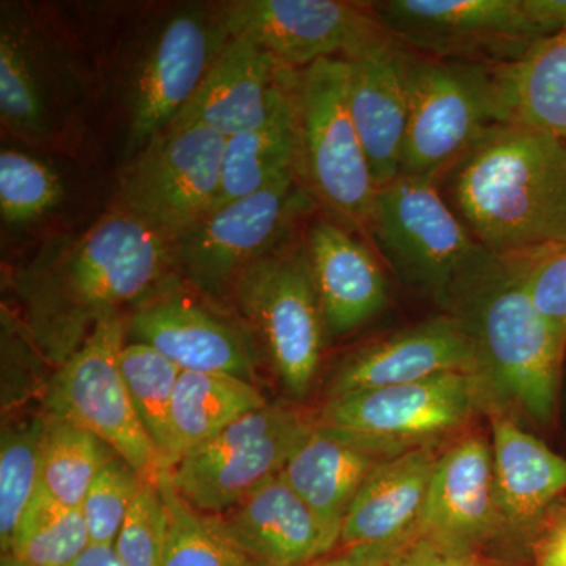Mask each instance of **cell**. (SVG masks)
<instances>
[{
    "instance_id": "11",
    "label": "cell",
    "mask_w": 566,
    "mask_h": 566,
    "mask_svg": "<svg viewBox=\"0 0 566 566\" xmlns=\"http://www.w3.org/2000/svg\"><path fill=\"white\" fill-rule=\"evenodd\" d=\"M485 374H449L411 385L329 398L319 423L390 458L463 427L485 398Z\"/></svg>"
},
{
    "instance_id": "43",
    "label": "cell",
    "mask_w": 566,
    "mask_h": 566,
    "mask_svg": "<svg viewBox=\"0 0 566 566\" xmlns=\"http://www.w3.org/2000/svg\"><path fill=\"white\" fill-rule=\"evenodd\" d=\"M70 566H125L114 545H88Z\"/></svg>"
},
{
    "instance_id": "38",
    "label": "cell",
    "mask_w": 566,
    "mask_h": 566,
    "mask_svg": "<svg viewBox=\"0 0 566 566\" xmlns=\"http://www.w3.org/2000/svg\"><path fill=\"white\" fill-rule=\"evenodd\" d=\"M512 259L539 314L566 346V245Z\"/></svg>"
},
{
    "instance_id": "29",
    "label": "cell",
    "mask_w": 566,
    "mask_h": 566,
    "mask_svg": "<svg viewBox=\"0 0 566 566\" xmlns=\"http://www.w3.org/2000/svg\"><path fill=\"white\" fill-rule=\"evenodd\" d=\"M296 87V85H294ZM297 128L293 92L262 125L227 137L214 208L260 191L296 169Z\"/></svg>"
},
{
    "instance_id": "21",
    "label": "cell",
    "mask_w": 566,
    "mask_h": 566,
    "mask_svg": "<svg viewBox=\"0 0 566 566\" xmlns=\"http://www.w3.org/2000/svg\"><path fill=\"white\" fill-rule=\"evenodd\" d=\"M346 63L349 112L379 188L400 175L409 117L408 50L386 32Z\"/></svg>"
},
{
    "instance_id": "10",
    "label": "cell",
    "mask_w": 566,
    "mask_h": 566,
    "mask_svg": "<svg viewBox=\"0 0 566 566\" xmlns=\"http://www.w3.org/2000/svg\"><path fill=\"white\" fill-rule=\"evenodd\" d=\"M126 322L122 314L96 324L84 345L55 368L48 386V416L98 436L148 482H158L161 457L134 409L120 370Z\"/></svg>"
},
{
    "instance_id": "27",
    "label": "cell",
    "mask_w": 566,
    "mask_h": 566,
    "mask_svg": "<svg viewBox=\"0 0 566 566\" xmlns=\"http://www.w3.org/2000/svg\"><path fill=\"white\" fill-rule=\"evenodd\" d=\"M510 123L566 142V31L536 41L517 61L495 65Z\"/></svg>"
},
{
    "instance_id": "34",
    "label": "cell",
    "mask_w": 566,
    "mask_h": 566,
    "mask_svg": "<svg viewBox=\"0 0 566 566\" xmlns=\"http://www.w3.org/2000/svg\"><path fill=\"white\" fill-rule=\"evenodd\" d=\"M44 419L3 424L0 438V547L10 551L13 536L40 488Z\"/></svg>"
},
{
    "instance_id": "33",
    "label": "cell",
    "mask_w": 566,
    "mask_h": 566,
    "mask_svg": "<svg viewBox=\"0 0 566 566\" xmlns=\"http://www.w3.org/2000/svg\"><path fill=\"white\" fill-rule=\"evenodd\" d=\"M88 545L81 509L63 505L39 488L7 554L28 566H70Z\"/></svg>"
},
{
    "instance_id": "3",
    "label": "cell",
    "mask_w": 566,
    "mask_h": 566,
    "mask_svg": "<svg viewBox=\"0 0 566 566\" xmlns=\"http://www.w3.org/2000/svg\"><path fill=\"white\" fill-rule=\"evenodd\" d=\"M450 301L474 335L490 385L535 422H553L566 346L536 308L515 260L488 252Z\"/></svg>"
},
{
    "instance_id": "9",
    "label": "cell",
    "mask_w": 566,
    "mask_h": 566,
    "mask_svg": "<svg viewBox=\"0 0 566 566\" xmlns=\"http://www.w3.org/2000/svg\"><path fill=\"white\" fill-rule=\"evenodd\" d=\"M232 296L286 392L304 397L322 360V307L304 244L286 241L249 266Z\"/></svg>"
},
{
    "instance_id": "1",
    "label": "cell",
    "mask_w": 566,
    "mask_h": 566,
    "mask_svg": "<svg viewBox=\"0 0 566 566\" xmlns=\"http://www.w3.org/2000/svg\"><path fill=\"white\" fill-rule=\"evenodd\" d=\"M172 241L114 207L87 230L55 238L18 268L21 327L48 364L61 367L96 324L174 289Z\"/></svg>"
},
{
    "instance_id": "37",
    "label": "cell",
    "mask_w": 566,
    "mask_h": 566,
    "mask_svg": "<svg viewBox=\"0 0 566 566\" xmlns=\"http://www.w3.org/2000/svg\"><path fill=\"white\" fill-rule=\"evenodd\" d=\"M170 516L158 483L145 480L123 521L115 551L125 566H161Z\"/></svg>"
},
{
    "instance_id": "24",
    "label": "cell",
    "mask_w": 566,
    "mask_h": 566,
    "mask_svg": "<svg viewBox=\"0 0 566 566\" xmlns=\"http://www.w3.org/2000/svg\"><path fill=\"white\" fill-rule=\"evenodd\" d=\"M438 458L422 446L376 465L346 513L340 545L392 549L416 534Z\"/></svg>"
},
{
    "instance_id": "16",
    "label": "cell",
    "mask_w": 566,
    "mask_h": 566,
    "mask_svg": "<svg viewBox=\"0 0 566 566\" xmlns=\"http://www.w3.org/2000/svg\"><path fill=\"white\" fill-rule=\"evenodd\" d=\"M126 335L150 345L182 371L255 379L259 356L251 331L174 289L134 307L126 319Z\"/></svg>"
},
{
    "instance_id": "42",
    "label": "cell",
    "mask_w": 566,
    "mask_h": 566,
    "mask_svg": "<svg viewBox=\"0 0 566 566\" xmlns=\"http://www.w3.org/2000/svg\"><path fill=\"white\" fill-rule=\"evenodd\" d=\"M536 566H566V520L543 538L536 553Z\"/></svg>"
},
{
    "instance_id": "17",
    "label": "cell",
    "mask_w": 566,
    "mask_h": 566,
    "mask_svg": "<svg viewBox=\"0 0 566 566\" xmlns=\"http://www.w3.org/2000/svg\"><path fill=\"white\" fill-rule=\"evenodd\" d=\"M449 374H485V367L468 326L436 316L352 354L335 371L331 398Z\"/></svg>"
},
{
    "instance_id": "19",
    "label": "cell",
    "mask_w": 566,
    "mask_h": 566,
    "mask_svg": "<svg viewBox=\"0 0 566 566\" xmlns=\"http://www.w3.org/2000/svg\"><path fill=\"white\" fill-rule=\"evenodd\" d=\"M501 526L493 447L469 436L439 455L417 534L471 556Z\"/></svg>"
},
{
    "instance_id": "39",
    "label": "cell",
    "mask_w": 566,
    "mask_h": 566,
    "mask_svg": "<svg viewBox=\"0 0 566 566\" xmlns=\"http://www.w3.org/2000/svg\"><path fill=\"white\" fill-rule=\"evenodd\" d=\"M387 564L389 566H483L472 560L468 554L455 553L439 546L438 543L424 538L417 532L389 549Z\"/></svg>"
},
{
    "instance_id": "44",
    "label": "cell",
    "mask_w": 566,
    "mask_h": 566,
    "mask_svg": "<svg viewBox=\"0 0 566 566\" xmlns=\"http://www.w3.org/2000/svg\"><path fill=\"white\" fill-rule=\"evenodd\" d=\"M0 566H28L22 564L21 560H18L17 557L10 556V554H3L2 560H0Z\"/></svg>"
},
{
    "instance_id": "40",
    "label": "cell",
    "mask_w": 566,
    "mask_h": 566,
    "mask_svg": "<svg viewBox=\"0 0 566 566\" xmlns=\"http://www.w3.org/2000/svg\"><path fill=\"white\" fill-rule=\"evenodd\" d=\"M526 3L532 18L546 35L566 31V0H526Z\"/></svg>"
},
{
    "instance_id": "22",
    "label": "cell",
    "mask_w": 566,
    "mask_h": 566,
    "mask_svg": "<svg viewBox=\"0 0 566 566\" xmlns=\"http://www.w3.org/2000/svg\"><path fill=\"white\" fill-rule=\"evenodd\" d=\"M304 245L326 335L344 337L381 314L389 296L385 271L346 227L318 219Z\"/></svg>"
},
{
    "instance_id": "8",
    "label": "cell",
    "mask_w": 566,
    "mask_h": 566,
    "mask_svg": "<svg viewBox=\"0 0 566 566\" xmlns=\"http://www.w3.org/2000/svg\"><path fill=\"white\" fill-rule=\"evenodd\" d=\"M314 203L293 169L251 196L214 208L172 241L178 275L211 296L232 294L249 266L290 241L294 222Z\"/></svg>"
},
{
    "instance_id": "26",
    "label": "cell",
    "mask_w": 566,
    "mask_h": 566,
    "mask_svg": "<svg viewBox=\"0 0 566 566\" xmlns=\"http://www.w3.org/2000/svg\"><path fill=\"white\" fill-rule=\"evenodd\" d=\"M491 430L502 524L524 534L566 493V458L499 412L491 417Z\"/></svg>"
},
{
    "instance_id": "6",
    "label": "cell",
    "mask_w": 566,
    "mask_h": 566,
    "mask_svg": "<svg viewBox=\"0 0 566 566\" xmlns=\"http://www.w3.org/2000/svg\"><path fill=\"white\" fill-rule=\"evenodd\" d=\"M409 117L400 175L438 180L494 126L510 123L495 65L408 50Z\"/></svg>"
},
{
    "instance_id": "20",
    "label": "cell",
    "mask_w": 566,
    "mask_h": 566,
    "mask_svg": "<svg viewBox=\"0 0 566 566\" xmlns=\"http://www.w3.org/2000/svg\"><path fill=\"white\" fill-rule=\"evenodd\" d=\"M57 48L35 18L20 7H2L0 21V120L10 136L32 145L57 139L62 98L57 95Z\"/></svg>"
},
{
    "instance_id": "18",
    "label": "cell",
    "mask_w": 566,
    "mask_h": 566,
    "mask_svg": "<svg viewBox=\"0 0 566 566\" xmlns=\"http://www.w3.org/2000/svg\"><path fill=\"white\" fill-rule=\"evenodd\" d=\"M296 76L255 41L232 36L170 125H200L223 137L249 132L274 114Z\"/></svg>"
},
{
    "instance_id": "14",
    "label": "cell",
    "mask_w": 566,
    "mask_h": 566,
    "mask_svg": "<svg viewBox=\"0 0 566 566\" xmlns=\"http://www.w3.org/2000/svg\"><path fill=\"white\" fill-rule=\"evenodd\" d=\"M315 424L281 403L241 417L175 465L178 493L210 515H222L270 476L281 474Z\"/></svg>"
},
{
    "instance_id": "25",
    "label": "cell",
    "mask_w": 566,
    "mask_h": 566,
    "mask_svg": "<svg viewBox=\"0 0 566 566\" xmlns=\"http://www.w3.org/2000/svg\"><path fill=\"white\" fill-rule=\"evenodd\" d=\"M382 460L386 457L333 428L315 424L281 475L340 543L342 526L354 497Z\"/></svg>"
},
{
    "instance_id": "13",
    "label": "cell",
    "mask_w": 566,
    "mask_h": 566,
    "mask_svg": "<svg viewBox=\"0 0 566 566\" xmlns=\"http://www.w3.org/2000/svg\"><path fill=\"white\" fill-rule=\"evenodd\" d=\"M368 6L406 50L442 61L505 65L547 36L526 0H386Z\"/></svg>"
},
{
    "instance_id": "30",
    "label": "cell",
    "mask_w": 566,
    "mask_h": 566,
    "mask_svg": "<svg viewBox=\"0 0 566 566\" xmlns=\"http://www.w3.org/2000/svg\"><path fill=\"white\" fill-rule=\"evenodd\" d=\"M41 446L40 488L54 501L81 509L93 480L117 453L98 436L48 416Z\"/></svg>"
},
{
    "instance_id": "5",
    "label": "cell",
    "mask_w": 566,
    "mask_h": 566,
    "mask_svg": "<svg viewBox=\"0 0 566 566\" xmlns=\"http://www.w3.org/2000/svg\"><path fill=\"white\" fill-rule=\"evenodd\" d=\"M230 39L221 6L178 7L145 28L120 82L129 159L191 102Z\"/></svg>"
},
{
    "instance_id": "36",
    "label": "cell",
    "mask_w": 566,
    "mask_h": 566,
    "mask_svg": "<svg viewBox=\"0 0 566 566\" xmlns=\"http://www.w3.org/2000/svg\"><path fill=\"white\" fill-rule=\"evenodd\" d=\"M144 482L120 457L104 465L81 505L91 545H115L123 521Z\"/></svg>"
},
{
    "instance_id": "41",
    "label": "cell",
    "mask_w": 566,
    "mask_h": 566,
    "mask_svg": "<svg viewBox=\"0 0 566 566\" xmlns=\"http://www.w3.org/2000/svg\"><path fill=\"white\" fill-rule=\"evenodd\" d=\"M385 547H352L334 557H324L308 566H389Z\"/></svg>"
},
{
    "instance_id": "28",
    "label": "cell",
    "mask_w": 566,
    "mask_h": 566,
    "mask_svg": "<svg viewBox=\"0 0 566 566\" xmlns=\"http://www.w3.org/2000/svg\"><path fill=\"white\" fill-rule=\"evenodd\" d=\"M268 405L248 379L202 371H181L172 401L175 460L207 444L241 417Z\"/></svg>"
},
{
    "instance_id": "4",
    "label": "cell",
    "mask_w": 566,
    "mask_h": 566,
    "mask_svg": "<svg viewBox=\"0 0 566 566\" xmlns=\"http://www.w3.org/2000/svg\"><path fill=\"white\" fill-rule=\"evenodd\" d=\"M294 106L305 189L335 222L367 233L378 185L349 112L346 59L297 70Z\"/></svg>"
},
{
    "instance_id": "7",
    "label": "cell",
    "mask_w": 566,
    "mask_h": 566,
    "mask_svg": "<svg viewBox=\"0 0 566 566\" xmlns=\"http://www.w3.org/2000/svg\"><path fill=\"white\" fill-rule=\"evenodd\" d=\"M367 233L406 281L449 301L490 252L476 243L436 180L411 175L379 186Z\"/></svg>"
},
{
    "instance_id": "23",
    "label": "cell",
    "mask_w": 566,
    "mask_h": 566,
    "mask_svg": "<svg viewBox=\"0 0 566 566\" xmlns=\"http://www.w3.org/2000/svg\"><path fill=\"white\" fill-rule=\"evenodd\" d=\"M219 516L244 553L262 566H308L338 543L281 474L264 480Z\"/></svg>"
},
{
    "instance_id": "2",
    "label": "cell",
    "mask_w": 566,
    "mask_h": 566,
    "mask_svg": "<svg viewBox=\"0 0 566 566\" xmlns=\"http://www.w3.org/2000/svg\"><path fill=\"white\" fill-rule=\"evenodd\" d=\"M476 243L515 256L566 245V142L502 123L436 180Z\"/></svg>"
},
{
    "instance_id": "31",
    "label": "cell",
    "mask_w": 566,
    "mask_h": 566,
    "mask_svg": "<svg viewBox=\"0 0 566 566\" xmlns=\"http://www.w3.org/2000/svg\"><path fill=\"white\" fill-rule=\"evenodd\" d=\"M170 528L161 566H262L244 553L221 516L193 509L175 488L172 471L158 479Z\"/></svg>"
},
{
    "instance_id": "35",
    "label": "cell",
    "mask_w": 566,
    "mask_h": 566,
    "mask_svg": "<svg viewBox=\"0 0 566 566\" xmlns=\"http://www.w3.org/2000/svg\"><path fill=\"white\" fill-rule=\"evenodd\" d=\"M63 199L59 175L29 153L3 147L0 151V214L9 226L39 221Z\"/></svg>"
},
{
    "instance_id": "32",
    "label": "cell",
    "mask_w": 566,
    "mask_h": 566,
    "mask_svg": "<svg viewBox=\"0 0 566 566\" xmlns=\"http://www.w3.org/2000/svg\"><path fill=\"white\" fill-rule=\"evenodd\" d=\"M120 370L134 409L161 457L166 471H174L172 401L181 368L150 345L125 344Z\"/></svg>"
},
{
    "instance_id": "15",
    "label": "cell",
    "mask_w": 566,
    "mask_h": 566,
    "mask_svg": "<svg viewBox=\"0 0 566 566\" xmlns=\"http://www.w3.org/2000/svg\"><path fill=\"white\" fill-rule=\"evenodd\" d=\"M221 9L230 35L255 41L292 70L353 57L386 33L370 6L342 0H234Z\"/></svg>"
},
{
    "instance_id": "12",
    "label": "cell",
    "mask_w": 566,
    "mask_h": 566,
    "mask_svg": "<svg viewBox=\"0 0 566 566\" xmlns=\"http://www.w3.org/2000/svg\"><path fill=\"white\" fill-rule=\"evenodd\" d=\"M226 142L205 126H167L129 159L115 207L174 241L214 207Z\"/></svg>"
}]
</instances>
